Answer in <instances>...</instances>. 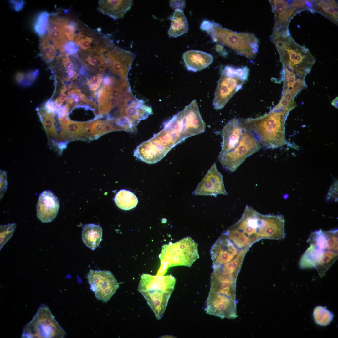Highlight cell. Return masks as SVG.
<instances>
[{
	"instance_id": "1",
	"label": "cell",
	"mask_w": 338,
	"mask_h": 338,
	"mask_svg": "<svg viewBox=\"0 0 338 338\" xmlns=\"http://www.w3.org/2000/svg\"><path fill=\"white\" fill-rule=\"evenodd\" d=\"M275 44L283 65L284 85L291 89L306 87L305 78L315 59L309 49L297 44L290 35L276 38Z\"/></svg>"
},
{
	"instance_id": "2",
	"label": "cell",
	"mask_w": 338,
	"mask_h": 338,
	"mask_svg": "<svg viewBox=\"0 0 338 338\" xmlns=\"http://www.w3.org/2000/svg\"><path fill=\"white\" fill-rule=\"evenodd\" d=\"M338 229L319 230L312 232L307 242L309 247L299 263L302 268L314 267L323 277L338 259Z\"/></svg>"
},
{
	"instance_id": "3",
	"label": "cell",
	"mask_w": 338,
	"mask_h": 338,
	"mask_svg": "<svg viewBox=\"0 0 338 338\" xmlns=\"http://www.w3.org/2000/svg\"><path fill=\"white\" fill-rule=\"evenodd\" d=\"M290 111L278 103L264 115L244 119L246 125L261 147L274 149L286 143L284 125Z\"/></svg>"
},
{
	"instance_id": "4",
	"label": "cell",
	"mask_w": 338,
	"mask_h": 338,
	"mask_svg": "<svg viewBox=\"0 0 338 338\" xmlns=\"http://www.w3.org/2000/svg\"><path fill=\"white\" fill-rule=\"evenodd\" d=\"M176 279L172 275L142 274L137 290L144 297L158 320L163 316Z\"/></svg>"
},
{
	"instance_id": "5",
	"label": "cell",
	"mask_w": 338,
	"mask_h": 338,
	"mask_svg": "<svg viewBox=\"0 0 338 338\" xmlns=\"http://www.w3.org/2000/svg\"><path fill=\"white\" fill-rule=\"evenodd\" d=\"M159 257L161 265L158 275H163L170 267L191 266L199 257L198 244L191 237H186L163 245Z\"/></svg>"
},
{
	"instance_id": "6",
	"label": "cell",
	"mask_w": 338,
	"mask_h": 338,
	"mask_svg": "<svg viewBox=\"0 0 338 338\" xmlns=\"http://www.w3.org/2000/svg\"><path fill=\"white\" fill-rule=\"evenodd\" d=\"M232 227L243 233L251 246L263 239H269L273 230L271 215L262 214L247 205L240 219Z\"/></svg>"
},
{
	"instance_id": "7",
	"label": "cell",
	"mask_w": 338,
	"mask_h": 338,
	"mask_svg": "<svg viewBox=\"0 0 338 338\" xmlns=\"http://www.w3.org/2000/svg\"><path fill=\"white\" fill-rule=\"evenodd\" d=\"M246 67H224L216 89L213 105L216 110L223 108L233 95L242 87L249 74Z\"/></svg>"
},
{
	"instance_id": "8",
	"label": "cell",
	"mask_w": 338,
	"mask_h": 338,
	"mask_svg": "<svg viewBox=\"0 0 338 338\" xmlns=\"http://www.w3.org/2000/svg\"><path fill=\"white\" fill-rule=\"evenodd\" d=\"M66 335L49 308L42 305L32 320L23 327L21 337L62 338Z\"/></svg>"
},
{
	"instance_id": "9",
	"label": "cell",
	"mask_w": 338,
	"mask_h": 338,
	"mask_svg": "<svg viewBox=\"0 0 338 338\" xmlns=\"http://www.w3.org/2000/svg\"><path fill=\"white\" fill-rule=\"evenodd\" d=\"M99 115L108 114L125 105L133 96L127 80L112 84H103L96 93Z\"/></svg>"
},
{
	"instance_id": "10",
	"label": "cell",
	"mask_w": 338,
	"mask_h": 338,
	"mask_svg": "<svg viewBox=\"0 0 338 338\" xmlns=\"http://www.w3.org/2000/svg\"><path fill=\"white\" fill-rule=\"evenodd\" d=\"M262 147L248 127L240 143L235 148L218 159L223 167L233 172L244 161L246 158L258 151Z\"/></svg>"
},
{
	"instance_id": "11",
	"label": "cell",
	"mask_w": 338,
	"mask_h": 338,
	"mask_svg": "<svg viewBox=\"0 0 338 338\" xmlns=\"http://www.w3.org/2000/svg\"><path fill=\"white\" fill-rule=\"evenodd\" d=\"M90 289L95 297L107 302L119 288V283L109 271L90 270L87 277Z\"/></svg>"
},
{
	"instance_id": "12",
	"label": "cell",
	"mask_w": 338,
	"mask_h": 338,
	"mask_svg": "<svg viewBox=\"0 0 338 338\" xmlns=\"http://www.w3.org/2000/svg\"><path fill=\"white\" fill-rule=\"evenodd\" d=\"M236 299L210 290L205 310L207 313L221 318L238 317Z\"/></svg>"
},
{
	"instance_id": "13",
	"label": "cell",
	"mask_w": 338,
	"mask_h": 338,
	"mask_svg": "<svg viewBox=\"0 0 338 338\" xmlns=\"http://www.w3.org/2000/svg\"><path fill=\"white\" fill-rule=\"evenodd\" d=\"M103 54L106 69L109 72L118 76L127 78L135 57L132 53L115 46Z\"/></svg>"
},
{
	"instance_id": "14",
	"label": "cell",
	"mask_w": 338,
	"mask_h": 338,
	"mask_svg": "<svg viewBox=\"0 0 338 338\" xmlns=\"http://www.w3.org/2000/svg\"><path fill=\"white\" fill-rule=\"evenodd\" d=\"M212 267L229 262L240 256H245L247 251L237 248L230 239L222 233L210 249Z\"/></svg>"
},
{
	"instance_id": "15",
	"label": "cell",
	"mask_w": 338,
	"mask_h": 338,
	"mask_svg": "<svg viewBox=\"0 0 338 338\" xmlns=\"http://www.w3.org/2000/svg\"><path fill=\"white\" fill-rule=\"evenodd\" d=\"M247 128L243 118H234L229 121L222 131L223 142L219 155L224 154L237 147Z\"/></svg>"
},
{
	"instance_id": "16",
	"label": "cell",
	"mask_w": 338,
	"mask_h": 338,
	"mask_svg": "<svg viewBox=\"0 0 338 338\" xmlns=\"http://www.w3.org/2000/svg\"><path fill=\"white\" fill-rule=\"evenodd\" d=\"M195 195L213 196L227 195L221 173L218 170L216 164L211 166L201 182L192 192Z\"/></svg>"
},
{
	"instance_id": "17",
	"label": "cell",
	"mask_w": 338,
	"mask_h": 338,
	"mask_svg": "<svg viewBox=\"0 0 338 338\" xmlns=\"http://www.w3.org/2000/svg\"><path fill=\"white\" fill-rule=\"evenodd\" d=\"M59 207L57 197L50 190H45L39 196L37 207V217L43 223L50 222L56 218Z\"/></svg>"
},
{
	"instance_id": "18",
	"label": "cell",
	"mask_w": 338,
	"mask_h": 338,
	"mask_svg": "<svg viewBox=\"0 0 338 338\" xmlns=\"http://www.w3.org/2000/svg\"><path fill=\"white\" fill-rule=\"evenodd\" d=\"M274 9L276 19V30L288 31V27L291 19L300 11L291 5L290 1H274Z\"/></svg>"
},
{
	"instance_id": "19",
	"label": "cell",
	"mask_w": 338,
	"mask_h": 338,
	"mask_svg": "<svg viewBox=\"0 0 338 338\" xmlns=\"http://www.w3.org/2000/svg\"><path fill=\"white\" fill-rule=\"evenodd\" d=\"M83 64L77 54L70 55L62 53L55 59L52 66L54 71L65 80L67 74L70 72L75 71L79 73Z\"/></svg>"
},
{
	"instance_id": "20",
	"label": "cell",
	"mask_w": 338,
	"mask_h": 338,
	"mask_svg": "<svg viewBox=\"0 0 338 338\" xmlns=\"http://www.w3.org/2000/svg\"><path fill=\"white\" fill-rule=\"evenodd\" d=\"M90 122H77L70 120L62 128L59 141L66 142L75 140H90L89 125Z\"/></svg>"
},
{
	"instance_id": "21",
	"label": "cell",
	"mask_w": 338,
	"mask_h": 338,
	"mask_svg": "<svg viewBox=\"0 0 338 338\" xmlns=\"http://www.w3.org/2000/svg\"><path fill=\"white\" fill-rule=\"evenodd\" d=\"M133 3L131 0H101L99 1L97 8L102 14L117 20L124 17Z\"/></svg>"
},
{
	"instance_id": "22",
	"label": "cell",
	"mask_w": 338,
	"mask_h": 338,
	"mask_svg": "<svg viewBox=\"0 0 338 338\" xmlns=\"http://www.w3.org/2000/svg\"><path fill=\"white\" fill-rule=\"evenodd\" d=\"M183 58L187 69L194 72L206 68L213 61V57L210 54L195 50L185 52L183 54Z\"/></svg>"
},
{
	"instance_id": "23",
	"label": "cell",
	"mask_w": 338,
	"mask_h": 338,
	"mask_svg": "<svg viewBox=\"0 0 338 338\" xmlns=\"http://www.w3.org/2000/svg\"><path fill=\"white\" fill-rule=\"evenodd\" d=\"M77 55L82 64L89 70L101 74L106 69L103 54L100 51L79 49Z\"/></svg>"
},
{
	"instance_id": "24",
	"label": "cell",
	"mask_w": 338,
	"mask_h": 338,
	"mask_svg": "<svg viewBox=\"0 0 338 338\" xmlns=\"http://www.w3.org/2000/svg\"><path fill=\"white\" fill-rule=\"evenodd\" d=\"M102 229L99 225L87 224L83 227L82 238L89 248L94 250L99 247L102 240Z\"/></svg>"
},
{
	"instance_id": "25",
	"label": "cell",
	"mask_w": 338,
	"mask_h": 338,
	"mask_svg": "<svg viewBox=\"0 0 338 338\" xmlns=\"http://www.w3.org/2000/svg\"><path fill=\"white\" fill-rule=\"evenodd\" d=\"M236 281L211 275L210 290L236 299Z\"/></svg>"
},
{
	"instance_id": "26",
	"label": "cell",
	"mask_w": 338,
	"mask_h": 338,
	"mask_svg": "<svg viewBox=\"0 0 338 338\" xmlns=\"http://www.w3.org/2000/svg\"><path fill=\"white\" fill-rule=\"evenodd\" d=\"M171 19V25L168 32L169 36L177 37L188 32V22L182 10L176 9Z\"/></svg>"
},
{
	"instance_id": "27",
	"label": "cell",
	"mask_w": 338,
	"mask_h": 338,
	"mask_svg": "<svg viewBox=\"0 0 338 338\" xmlns=\"http://www.w3.org/2000/svg\"><path fill=\"white\" fill-rule=\"evenodd\" d=\"M312 10L338 24V4L334 0L313 1Z\"/></svg>"
},
{
	"instance_id": "28",
	"label": "cell",
	"mask_w": 338,
	"mask_h": 338,
	"mask_svg": "<svg viewBox=\"0 0 338 338\" xmlns=\"http://www.w3.org/2000/svg\"><path fill=\"white\" fill-rule=\"evenodd\" d=\"M37 110L48 139H51L54 142L59 141V136L55 125V114L48 112L44 107L38 108Z\"/></svg>"
},
{
	"instance_id": "29",
	"label": "cell",
	"mask_w": 338,
	"mask_h": 338,
	"mask_svg": "<svg viewBox=\"0 0 338 338\" xmlns=\"http://www.w3.org/2000/svg\"><path fill=\"white\" fill-rule=\"evenodd\" d=\"M114 200L119 208L125 210L134 208L138 202L137 197L133 193L125 189H121L117 192Z\"/></svg>"
},
{
	"instance_id": "30",
	"label": "cell",
	"mask_w": 338,
	"mask_h": 338,
	"mask_svg": "<svg viewBox=\"0 0 338 338\" xmlns=\"http://www.w3.org/2000/svg\"><path fill=\"white\" fill-rule=\"evenodd\" d=\"M39 49L40 56L46 63H50L56 58V49L45 34L40 38Z\"/></svg>"
},
{
	"instance_id": "31",
	"label": "cell",
	"mask_w": 338,
	"mask_h": 338,
	"mask_svg": "<svg viewBox=\"0 0 338 338\" xmlns=\"http://www.w3.org/2000/svg\"><path fill=\"white\" fill-rule=\"evenodd\" d=\"M313 315L315 322L322 326L329 325L332 321L333 313L322 306L316 307L314 310Z\"/></svg>"
},
{
	"instance_id": "32",
	"label": "cell",
	"mask_w": 338,
	"mask_h": 338,
	"mask_svg": "<svg viewBox=\"0 0 338 338\" xmlns=\"http://www.w3.org/2000/svg\"><path fill=\"white\" fill-rule=\"evenodd\" d=\"M68 94L67 102L65 105L69 110L75 104H79V103H81L82 102H85L88 103L90 101L79 89H73L69 90Z\"/></svg>"
},
{
	"instance_id": "33",
	"label": "cell",
	"mask_w": 338,
	"mask_h": 338,
	"mask_svg": "<svg viewBox=\"0 0 338 338\" xmlns=\"http://www.w3.org/2000/svg\"><path fill=\"white\" fill-rule=\"evenodd\" d=\"M50 15L47 12L43 11L40 13L37 18L34 29L37 34L41 37L45 35L47 31Z\"/></svg>"
},
{
	"instance_id": "34",
	"label": "cell",
	"mask_w": 338,
	"mask_h": 338,
	"mask_svg": "<svg viewBox=\"0 0 338 338\" xmlns=\"http://www.w3.org/2000/svg\"><path fill=\"white\" fill-rule=\"evenodd\" d=\"M16 228L15 223L0 226V250L12 237Z\"/></svg>"
},
{
	"instance_id": "35",
	"label": "cell",
	"mask_w": 338,
	"mask_h": 338,
	"mask_svg": "<svg viewBox=\"0 0 338 338\" xmlns=\"http://www.w3.org/2000/svg\"><path fill=\"white\" fill-rule=\"evenodd\" d=\"M105 121L95 120L90 122L89 135L90 140L96 139L102 136V132Z\"/></svg>"
},
{
	"instance_id": "36",
	"label": "cell",
	"mask_w": 338,
	"mask_h": 338,
	"mask_svg": "<svg viewBox=\"0 0 338 338\" xmlns=\"http://www.w3.org/2000/svg\"><path fill=\"white\" fill-rule=\"evenodd\" d=\"M79 20H70L64 26V32L67 40L73 41L78 27Z\"/></svg>"
},
{
	"instance_id": "37",
	"label": "cell",
	"mask_w": 338,
	"mask_h": 338,
	"mask_svg": "<svg viewBox=\"0 0 338 338\" xmlns=\"http://www.w3.org/2000/svg\"><path fill=\"white\" fill-rule=\"evenodd\" d=\"M102 76L101 73H96L90 79H87V84L90 90L93 92L99 88L102 81Z\"/></svg>"
},
{
	"instance_id": "38",
	"label": "cell",
	"mask_w": 338,
	"mask_h": 338,
	"mask_svg": "<svg viewBox=\"0 0 338 338\" xmlns=\"http://www.w3.org/2000/svg\"><path fill=\"white\" fill-rule=\"evenodd\" d=\"M39 74L38 69L33 70L25 73L23 87L31 86L37 79Z\"/></svg>"
},
{
	"instance_id": "39",
	"label": "cell",
	"mask_w": 338,
	"mask_h": 338,
	"mask_svg": "<svg viewBox=\"0 0 338 338\" xmlns=\"http://www.w3.org/2000/svg\"><path fill=\"white\" fill-rule=\"evenodd\" d=\"M80 49L79 47L74 42H68L64 46V52L70 54H77Z\"/></svg>"
},
{
	"instance_id": "40",
	"label": "cell",
	"mask_w": 338,
	"mask_h": 338,
	"mask_svg": "<svg viewBox=\"0 0 338 338\" xmlns=\"http://www.w3.org/2000/svg\"><path fill=\"white\" fill-rule=\"evenodd\" d=\"M44 107L48 112L54 114L56 113L58 108L55 102L52 100H50L47 101Z\"/></svg>"
},
{
	"instance_id": "41",
	"label": "cell",
	"mask_w": 338,
	"mask_h": 338,
	"mask_svg": "<svg viewBox=\"0 0 338 338\" xmlns=\"http://www.w3.org/2000/svg\"><path fill=\"white\" fill-rule=\"evenodd\" d=\"M0 191L1 196H2L3 194V193H4L6 191L7 186V181L6 172L4 171H0Z\"/></svg>"
},
{
	"instance_id": "42",
	"label": "cell",
	"mask_w": 338,
	"mask_h": 338,
	"mask_svg": "<svg viewBox=\"0 0 338 338\" xmlns=\"http://www.w3.org/2000/svg\"><path fill=\"white\" fill-rule=\"evenodd\" d=\"M25 73L19 72L16 73L15 79L16 83L19 86L23 87L25 82Z\"/></svg>"
},
{
	"instance_id": "43",
	"label": "cell",
	"mask_w": 338,
	"mask_h": 338,
	"mask_svg": "<svg viewBox=\"0 0 338 338\" xmlns=\"http://www.w3.org/2000/svg\"><path fill=\"white\" fill-rule=\"evenodd\" d=\"M69 111V110L66 105H63L58 107L56 113L57 114L58 117L59 118L67 115Z\"/></svg>"
},
{
	"instance_id": "44",
	"label": "cell",
	"mask_w": 338,
	"mask_h": 338,
	"mask_svg": "<svg viewBox=\"0 0 338 338\" xmlns=\"http://www.w3.org/2000/svg\"><path fill=\"white\" fill-rule=\"evenodd\" d=\"M14 9L17 11L21 10L24 6V2L21 0H12L9 1Z\"/></svg>"
},
{
	"instance_id": "45",
	"label": "cell",
	"mask_w": 338,
	"mask_h": 338,
	"mask_svg": "<svg viewBox=\"0 0 338 338\" xmlns=\"http://www.w3.org/2000/svg\"><path fill=\"white\" fill-rule=\"evenodd\" d=\"M70 120L67 115L59 118V122L62 128L64 127Z\"/></svg>"
},
{
	"instance_id": "46",
	"label": "cell",
	"mask_w": 338,
	"mask_h": 338,
	"mask_svg": "<svg viewBox=\"0 0 338 338\" xmlns=\"http://www.w3.org/2000/svg\"><path fill=\"white\" fill-rule=\"evenodd\" d=\"M67 142L65 141H60L59 142H57L56 143V144L57 145L58 147L61 150H63L64 149L66 148L67 147Z\"/></svg>"
},
{
	"instance_id": "47",
	"label": "cell",
	"mask_w": 338,
	"mask_h": 338,
	"mask_svg": "<svg viewBox=\"0 0 338 338\" xmlns=\"http://www.w3.org/2000/svg\"><path fill=\"white\" fill-rule=\"evenodd\" d=\"M332 105L335 107L337 109L338 107V97L335 98L331 102Z\"/></svg>"
}]
</instances>
